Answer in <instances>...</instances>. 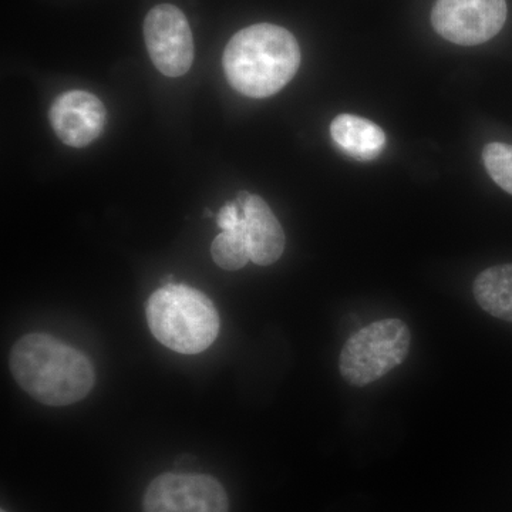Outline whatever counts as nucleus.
<instances>
[{
	"mask_svg": "<svg viewBox=\"0 0 512 512\" xmlns=\"http://www.w3.org/2000/svg\"><path fill=\"white\" fill-rule=\"evenodd\" d=\"M9 367L16 383L46 406L80 402L96 383L89 357L46 333H30L18 340Z\"/></svg>",
	"mask_w": 512,
	"mask_h": 512,
	"instance_id": "nucleus-1",
	"label": "nucleus"
},
{
	"mask_svg": "<svg viewBox=\"0 0 512 512\" xmlns=\"http://www.w3.org/2000/svg\"><path fill=\"white\" fill-rule=\"evenodd\" d=\"M483 163L494 183L512 195V146L490 143L484 147Z\"/></svg>",
	"mask_w": 512,
	"mask_h": 512,
	"instance_id": "nucleus-13",
	"label": "nucleus"
},
{
	"mask_svg": "<svg viewBox=\"0 0 512 512\" xmlns=\"http://www.w3.org/2000/svg\"><path fill=\"white\" fill-rule=\"evenodd\" d=\"M50 123L56 136L66 146H89L100 137L107 120V111L99 97L84 90L60 94L50 107Z\"/></svg>",
	"mask_w": 512,
	"mask_h": 512,
	"instance_id": "nucleus-8",
	"label": "nucleus"
},
{
	"mask_svg": "<svg viewBox=\"0 0 512 512\" xmlns=\"http://www.w3.org/2000/svg\"><path fill=\"white\" fill-rule=\"evenodd\" d=\"M211 255L215 264L225 271H238L251 261L247 237H245L244 221L241 220L232 227L222 229L220 235L211 245Z\"/></svg>",
	"mask_w": 512,
	"mask_h": 512,
	"instance_id": "nucleus-12",
	"label": "nucleus"
},
{
	"mask_svg": "<svg viewBox=\"0 0 512 512\" xmlns=\"http://www.w3.org/2000/svg\"><path fill=\"white\" fill-rule=\"evenodd\" d=\"M507 20L505 0H437L431 25L460 46H477L500 33Z\"/></svg>",
	"mask_w": 512,
	"mask_h": 512,
	"instance_id": "nucleus-5",
	"label": "nucleus"
},
{
	"mask_svg": "<svg viewBox=\"0 0 512 512\" xmlns=\"http://www.w3.org/2000/svg\"><path fill=\"white\" fill-rule=\"evenodd\" d=\"M2 512H6V511H2Z\"/></svg>",
	"mask_w": 512,
	"mask_h": 512,
	"instance_id": "nucleus-14",
	"label": "nucleus"
},
{
	"mask_svg": "<svg viewBox=\"0 0 512 512\" xmlns=\"http://www.w3.org/2000/svg\"><path fill=\"white\" fill-rule=\"evenodd\" d=\"M237 201L242 211L251 261L259 266L274 265L285 249L284 229L278 218L259 195L242 191Z\"/></svg>",
	"mask_w": 512,
	"mask_h": 512,
	"instance_id": "nucleus-9",
	"label": "nucleus"
},
{
	"mask_svg": "<svg viewBox=\"0 0 512 512\" xmlns=\"http://www.w3.org/2000/svg\"><path fill=\"white\" fill-rule=\"evenodd\" d=\"M144 39L151 62L167 77L190 72L194 62V39L183 10L158 5L144 20Z\"/></svg>",
	"mask_w": 512,
	"mask_h": 512,
	"instance_id": "nucleus-7",
	"label": "nucleus"
},
{
	"mask_svg": "<svg viewBox=\"0 0 512 512\" xmlns=\"http://www.w3.org/2000/svg\"><path fill=\"white\" fill-rule=\"evenodd\" d=\"M412 333L402 319L370 323L350 336L339 357L340 375L355 387H365L402 365L409 356Z\"/></svg>",
	"mask_w": 512,
	"mask_h": 512,
	"instance_id": "nucleus-4",
	"label": "nucleus"
},
{
	"mask_svg": "<svg viewBox=\"0 0 512 512\" xmlns=\"http://www.w3.org/2000/svg\"><path fill=\"white\" fill-rule=\"evenodd\" d=\"M148 328L165 348L181 355H198L220 333V315L207 295L191 286L165 284L150 296Z\"/></svg>",
	"mask_w": 512,
	"mask_h": 512,
	"instance_id": "nucleus-3",
	"label": "nucleus"
},
{
	"mask_svg": "<svg viewBox=\"0 0 512 512\" xmlns=\"http://www.w3.org/2000/svg\"><path fill=\"white\" fill-rule=\"evenodd\" d=\"M473 292L483 311L512 323V264L485 269L474 281Z\"/></svg>",
	"mask_w": 512,
	"mask_h": 512,
	"instance_id": "nucleus-11",
	"label": "nucleus"
},
{
	"mask_svg": "<svg viewBox=\"0 0 512 512\" xmlns=\"http://www.w3.org/2000/svg\"><path fill=\"white\" fill-rule=\"evenodd\" d=\"M229 84L252 99L274 96L301 66V49L289 30L259 23L239 30L224 50Z\"/></svg>",
	"mask_w": 512,
	"mask_h": 512,
	"instance_id": "nucleus-2",
	"label": "nucleus"
},
{
	"mask_svg": "<svg viewBox=\"0 0 512 512\" xmlns=\"http://www.w3.org/2000/svg\"><path fill=\"white\" fill-rule=\"evenodd\" d=\"M330 136L339 150L359 161L375 160L386 146V134L382 128L355 114L336 117L330 124Z\"/></svg>",
	"mask_w": 512,
	"mask_h": 512,
	"instance_id": "nucleus-10",
	"label": "nucleus"
},
{
	"mask_svg": "<svg viewBox=\"0 0 512 512\" xmlns=\"http://www.w3.org/2000/svg\"><path fill=\"white\" fill-rule=\"evenodd\" d=\"M144 512H228L220 481L204 474L167 473L148 485Z\"/></svg>",
	"mask_w": 512,
	"mask_h": 512,
	"instance_id": "nucleus-6",
	"label": "nucleus"
}]
</instances>
